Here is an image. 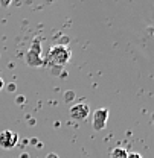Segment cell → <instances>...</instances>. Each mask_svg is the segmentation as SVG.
<instances>
[{
  "instance_id": "obj_2",
  "label": "cell",
  "mask_w": 154,
  "mask_h": 158,
  "mask_svg": "<svg viewBox=\"0 0 154 158\" xmlns=\"http://www.w3.org/2000/svg\"><path fill=\"white\" fill-rule=\"evenodd\" d=\"M107 120H108V110L107 108H99L93 113L92 117V126L95 131H102L107 126Z\"/></svg>"
},
{
  "instance_id": "obj_6",
  "label": "cell",
  "mask_w": 154,
  "mask_h": 158,
  "mask_svg": "<svg viewBox=\"0 0 154 158\" xmlns=\"http://www.w3.org/2000/svg\"><path fill=\"white\" fill-rule=\"evenodd\" d=\"M11 2H12V0H0V6L6 8V6H9V5H11Z\"/></svg>"
},
{
  "instance_id": "obj_1",
  "label": "cell",
  "mask_w": 154,
  "mask_h": 158,
  "mask_svg": "<svg viewBox=\"0 0 154 158\" xmlns=\"http://www.w3.org/2000/svg\"><path fill=\"white\" fill-rule=\"evenodd\" d=\"M72 52L67 46H54L47 53V62L54 65H64L70 61Z\"/></svg>"
},
{
  "instance_id": "obj_3",
  "label": "cell",
  "mask_w": 154,
  "mask_h": 158,
  "mask_svg": "<svg viewBox=\"0 0 154 158\" xmlns=\"http://www.w3.org/2000/svg\"><path fill=\"white\" fill-rule=\"evenodd\" d=\"M19 141V134L11 131V129H5L0 132V148L2 149H12Z\"/></svg>"
},
{
  "instance_id": "obj_9",
  "label": "cell",
  "mask_w": 154,
  "mask_h": 158,
  "mask_svg": "<svg viewBox=\"0 0 154 158\" xmlns=\"http://www.w3.org/2000/svg\"><path fill=\"white\" fill-rule=\"evenodd\" d=\"M3 87H5V82H3V79L0 78V90H2V88H3Z\"/></svg>"
},
{
  "instance_id": "obj_5",
  "label": "cell",
  "mask_w": 154,
  "mask_h": 158,
  "mask_svg": "<svg viewBox=\"0 0 154 158\" xmlns=\"http://www.w3.org/2000/svg\"><path fill=\"white\" fill-rule=\"evenodd\" d=\"M128 157V152L124 149V148H115L110 154V158H127Z\"/></svg>"
},
{
  "instance_id": "obj_4",
  "label": "cell",
  "mask_w": 154,
  "mask_h": 158,
  "mask_svg": "<svg viewBox=\"0 0 154 158\" xmlns=\"http://www.w3.org/2000/svg\"><path fill=\"white\" fill-rule=\"evenodd\" d=\"M90 114V106L87 103H77L70 108V117L73 118L75 122H81L86 120Z\"/></svg>"
},
{
  "instance_id": "obj_8",
  "label": "cell",
  "mask_w": 154,
  "mask_h": 158,
  "mask_svg": "<svg viewBox=\"0 0 154 158\" xmlns=\"http://www.w3.org/2000/svg\"><path fill=\"white\" fill-rule=\"evenodd\" d=\"M47 158H58V155H57V154H49V155H47Z\"/></svg>"
},
{
  "instance_id": "obj_7",
  "label": "cell",
  "mask_w": 154,
  "mask_h": 158,
  "mask_svg": "<svg viewBox=\"0 0 154 158\" xmlns=\"http://www.w3.org/2000/svg\"><path fill=\"white\" fill-rule=\"evenodd\" d=\"M127 158H142V155L137 154V152H131V154H128V157Z\"/></svg>"
}]
</instances>
